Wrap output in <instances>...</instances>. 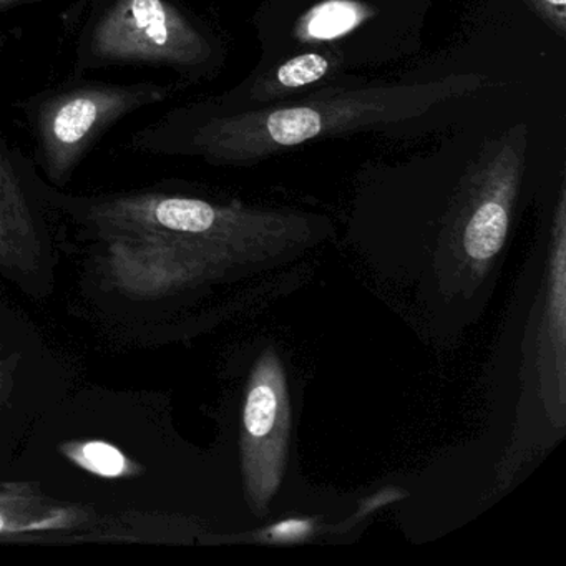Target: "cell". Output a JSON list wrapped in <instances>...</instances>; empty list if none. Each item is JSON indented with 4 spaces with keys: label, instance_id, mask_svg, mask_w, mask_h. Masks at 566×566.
I'll list each match as a JSON object with an SVG mask.
<instances>
[{
    "label": "cell",
    "instance_id": "obj_14",
    "mask_svg": "<svg viewBox=\"0 0 566 566\" xmlns=\"http://www.w3.org/2000/svg\"><path fill=\"white\" fill-rule=\"evenodd\" d=\"M44 2H49V0H0V15H6L8 12L15 11V9L44 4Z\"/></svg>",
    "mask_w": 566,
    "mask_h": 566
},
{
    "label": "cell",
    "instance_id": "obj_2",
    "mask_svg": "<svg viewBox=\"0 0 566 566\" xmlns=\"http://www.w3.org/2000/svg\"><path fill=\"white\" fill-rule=\"evenodd\" d=\"M39 188L44 200L64 208L97 238L111 234L157 238L218 263L254 240L293 230L296 223L280 214L254 213L238 205L213 203L168 188L91 198L57 193L42 178Z\"/></svg>",
    "mask_w": 566,
    "mask_h": 566
},
{
    "label": "cell",
    "instance_id": "obj_9",
    "mask_svg": "<svg viewBox=\"0 0 566 566\" xmlns=\"http://www.w3.org/2000/svg\"><path fill=\"white\" fill-rule=\"evenodd\" d=\"M343 65V52L337 48L317 49L287 59L264 74L251 87V101L273 102L296 95L336 74Z\"/></svg>",
    "mask_w": 566,
    "mask_h": 566
},
{
    "label": "cell",
    "instance_id": "obj_8",
    "mask_svg": "<svg viewBox=\"0 0 566 566\" xmlns=\"http://www.w3.org/2000/svg\"><path fill=\"white\" fill-rule=\"evenodd\" d=\"M92 520L85 506L61 502L28 482H0V538L82 528Z\"/></svg>",
    "mask_w": 566,
    "mask_h": 566
},
{
    "label": "cell",
    "instance_id": "obj_3",
    "mask_svg": "<svg viewBox=\"0 0 566 566\" xmlns=\"http://www.w3.org/2000/svg\"><path fill=\"white\" fill-rule=\"evenodd\" d=\"M74 75L154 67L200 81L220 64L217 42L175 0H92L77 31Z\"/></svg>",
    "mask_w": 566,
    "mask_h": 566
},
{
    "label": "cell",
    "instance_id": "obj_12",
    "mask_svg": "<svg viewBox=\"0 0 566 566\" xmlns=\"http://www.w3.org/2000/svg\"><path fill=\"white\" fill-rule=\"evenodd\" d=\"M15 373H18V357L6 356L0 350V412L8 406L14 392Z\"/></svg>",
    "mask_w": 566,
    "mask_h": 566
},
{
    "label": "cell",
    "instance_id": "obj_11",
    "mask_svg": "<svg viewBox=\"0 0 566 566\" xmlns=\"http://www.w3.org/2000/svg\"><path fill=\"white\" fill-rule=\"evenodd\" d=\"M558 38H566V0H523Z\"/></svg>",
    "mask_w": 566,
    "mask_h": 566
},
{
    "label": "cell",
    "instance_id": "obj_4",
    "mask_svg": "<svg viewBox=\"0 0 566 566\" xmlns=\"http://www.w3.org/2000/svg\"><path fill=\"white\" fill-rule=\"evenodd\" d=\"M181 85L92 81L74 75L19 102L34 137V164L51 187L64 188L98 142L135 112L170 101Z\"/></svg>",
    "mask_w": 566,
    "mask_h": 566
},
{
    "label": "cell",
    "instance_id": "obj_5",
    "mask_svg": "<svg viewBox=\"0 0 566 566\" xmlns=\"http://www.w3.org/2000/svg\"><path fill=\"white\" fill-rule=\"evenodd\" d=\"M528 125L489 138L470 164L453 211L463 253L476 263L502 250L528 155Z\"/></svg>",
    "mask_w": 566,
    "mask_h": 566
},
{
    "label": "cell",
    "instance_id": "obj_6",
    "mask_svg": "<svg viewBox=\"0 0 566 566\" xmlns=\"http://www.w3.org/2000/svg\"><path fill=\"white\" fill-rule=\"evenodd\" d=\"M39 184L34 161L0 130V274L31 291L48 280L51 261Z\"/></svg>",
    "mask_w": 566,
    "mask_h": 566
},
{
    "label": "cell",
    "instance_id": "obj_13",
    "mask_svg": "<svg viewBox=\"0 0 566 566\" xmlns=\"http://www.w3.org/2000/svg\"><path fill=\"white\" fill-rule=\"evenodd\" d=\"M311 532V525L303 520H287V522L277 523L270 530V538L273 542H296L304 538Z\"/></svg>",
    "mask_w": 566,
    "mask_h": 566
},
{
    "label": "cell",
    "instance_id": "obj_7",
    "mask_svg": "<svg viewBox=\"0 0 566 566\" xmlns=\"http://www.w3.org/2000/svg\"><path fill=\"white\" fill-rule=\"evenodd\" d=\"M244 452H247V470L258 462L260 473L256 489L264 495L273 492L280 476V467L270 453L274 446L273 437L284 432L286 409H284L283 382L273 366H263L256 370L251 380L250 392L244 403Z\"/></svg>",
    "mask_w": 566,
    "mask_h": 566
},
{
    "label": "cell",
    "instance_id": "obj_1",
    "mask_svg": "<svg viewBox=\"0 0 566 566\" xmlns=\"http://www.w3.org/2000/svg\"><path fill=\"white\" fill-rule=\"evenodd\" d=\"M489 85L483 74H453L417 84L324 88L294 104L260 111L191 105L135 132L132 148L154 157H198L213 165L251 164L307 142L410 122Z\"/></svg>",
    "mask_w": 566,
    "mask_h": 566
},
{
    "label": "cell",
    "instance_id": "obj_10",
    "mask_svg": "<svg viewBox=\"0 0 566 566\" xmlns=\"http://www.w3.org/2000/svg\"><path fill=\"white\" fill-rule=\"evenodd\" d=\"M373 18V8L360 0H323L297 19L294 38L303 44H331Z\"/></svg>",
    "mask_w": 566,
    "mask_h": 566
}]
</instances>
